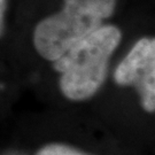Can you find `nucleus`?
Wrapping results in <instances>:
<instances>
[{"label": "nucleus", "instance_id": "nucleus-3", "mask_svg": "<svg viewBox=\"0 0 155 155\" xmlns=\"http://www.w3.org/2000/svg\"><path fill=\"white\" fill-rule=\"evenodd\" d=\"M120 85H134L139 90L144 108L155 109V41L143 38L133 46L115 71Z\"/></svg>", "mask_w": 155, "mask_h": 155}, {"label": "nucleus", "instance_id": "nucleus-2", "mask_svg": "<svg viewBox=\"0 0 155 155\" xmlns=\"http://www.w3.org/2000/svg\"><path fill=\"white\" fill-rule=\"evenodd\" d=\"M115 0H66L60 13L44 20L35 31V46L40 55L55 61L70 46L101 27L110 16Z\"/></svg>", "mask_w": 155, "mask_h": 155}, {"label": "nucleus", "instance_id": "nucleus-4", "mask_svg": "<svg viewBox=\"0 0 155 155\" xmlns=\"http://www.w3.org/2000/svg\"><path fill=\"white\" fill-rule=\"evenodd\" d=\"M37 155H84L82 153H79L78 150H75L64 146V145L60 144H52L45 146L44 148L39 150Z\"/></svg>", "mask_w": 155, "mask_h": 155}, {"label": "nucleus", "instance_id": "nucleus-1", "mask_svg": "<svg viewBox=\"0 0 155 155\" xmlns=\"http://www.w3.org/2000/svg\"><path fill=\"white\" fill-rule=\"evenodd\" d=\"M121 40V31L115 27H99L84 37L54 61L61 72L62 93L71 100L92 97L104 83L109 58Z\"/></svg>", "mask_w": 155, "mask_h": 155}, {"label": "nucleus", "instance_id": "nucleus-5", "mask_svg": "<svg viewBox=\"0 0 155 155\" xmlns=\"http://www.w3.org/2000/svg\"><path fill=\"white\" fill-rule=\"evenodd\" d=\"M6 0H0V35L2 32V24H4V13H5Z\"/></svg>", "mask_w": 155, "mask_h": 155}]
</instances>
